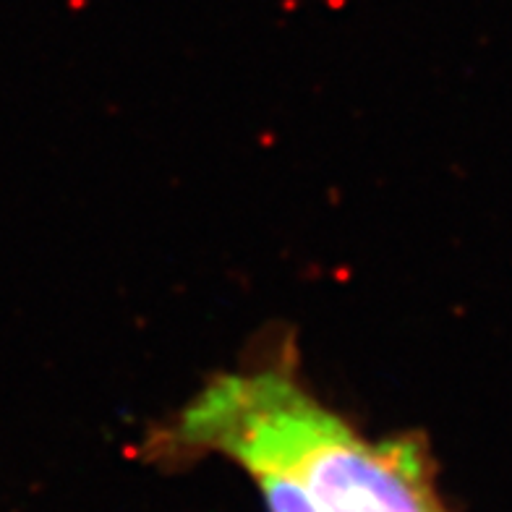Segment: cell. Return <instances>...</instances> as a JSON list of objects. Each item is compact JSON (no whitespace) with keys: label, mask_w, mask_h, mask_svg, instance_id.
Listing matches in <instances>:
<instances>
[{"label":"cell","mask_w":512,"mask_h":512,"mask_svg":"<svg viewBox=\"0 0 512 512\" xmlns=\"http://www.w3.org/2000/svg\"><path fill=\"white\" fill-rule=\"evenodd\" d=\"M173 452H215L288 481L317 512H450L416 437L371 439L290 361L220 371L170 421Z\"/></svg>","instance_id":"1"},{"label":"cell","mask_w":512,"mask_h":512,"mask_svg":"<svg viewBox=\"0 0 512 512\" xmlns=\"http://www.w3.org/2000/svg\"><path fill=\"white\" fill-rule=\"evenodd\" d=\"M254 484L262 494L267 512H317L301 497V492L277 476H254Z\"/></svg>","instance_id":"2"}]
</instances>
